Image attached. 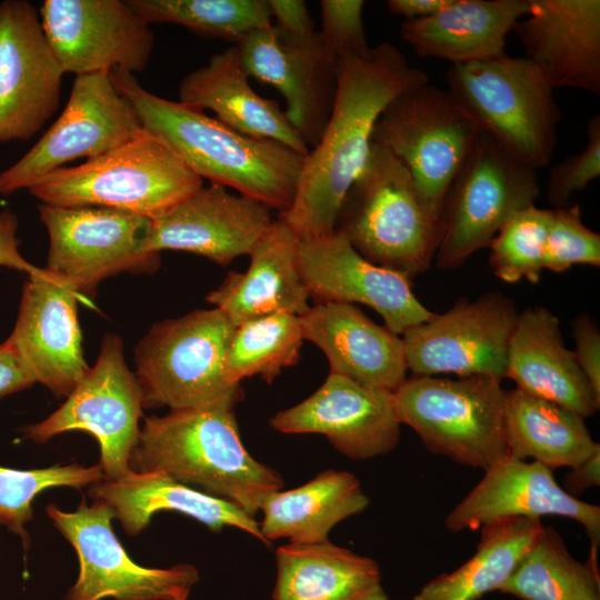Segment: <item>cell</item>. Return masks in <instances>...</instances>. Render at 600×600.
I'll use <instances>...</instances> for the list:
<instances>
[{"label": "cell", "mask_w": 600, "mask_h": 600, "mask_svg": "<svg viewBox=\"0 0 600 600\" xmlns=\"http://www.w3.org/2000/svg\"><path fill=\"white\" fill-rule=\"evenodd\" d=\"M64 71L26 0L0 2V142L29 140L56 114Z\"/></svg>", "instance_id": "17"}, {"label": "cell", "mask_w": 600, "mask_h": 600, "mask_svg": "<svg viewBox=\"0 0 600 600\" xmlns=\"http://www.w3.org/2000/svg\"><path fill=\"white\" fill-rule=\"evenodd\" d=\"M597 550L582 563L559 533L543 528L499 591L522 600H600Z\"/></svg>", "instance_id": "35"}, {"label": "cell", "mask_w": 600, "mask_h": 600, "mask_svg": "<svg viewBox=\"0 0 600 600\" xmlns=\"http://www.w3.org/2000/svg\"><path fill=\"white\" fill-rule=\"evenodd\" d=\"M446 81L479 130L513 159L534 170L550 163L562 114L553 89L526 57L451 64Z\"/></svg>", "instance_id": "7"}, {"label": "cell", "mask_w": 600, "mask_h": 600, "mask_svg": "<svg viewBox=\"0 0 600 600\" xmlns=\"http://www.w3.org/2000/svg\"><path fill=\"white\" fill-rule=\"evenodd\" d=\"M134 472H160L177 482L231 502L254 518L262 499L284 486L241 440L233 408L170 410L143 419L130 459Z\"/></svg>", "instance_id": "3"}, {"label": "cell", "mask_w": 600, "mask_h": 600, "mask_svg": "<svg viewBox=\"0 0 600 600\" xmlns=\"http://www.w3.org/2000/svg\"><path fill=\"white\" fill-rule=\"evenodd\" d=\"M507 453L553 470L574 468L600 450L584 418L517 388L506 391Z\"/></svg>", "instance_id": "33"}, {"label": "cell", "mask_w": 600, "mask_h": 600, "mask_svg": "<svg viewBox=\"0 0 600 600\" xmlns=\"http://www.w3.org/2000/svg\"><path fill=\"white\" fill-rule=\"evenodd\" d=\"M178 92L179 102L213 111L217 120L241 134L278 141L303 156L309 152L277 101L252 89L236 44L187 73Z\"/></svg>", "instance_id": "28"}, {"label": "cell", "mask_w": 600, "mask_h": 600, "mask_svg": "<svg viewBox=\"0 0 600 600\" xmlns=\"http://www.w3.org/2000/svg\"><path fill=\"white\" fill-rule=\"evenodd\" d=\"M537 518H502L480 528L474 554L427 584L413 600H479L499 591L543 530Z\"/></svg>", "instance_id": "34"}, {"label": "cell", "mask_w": 600, "mask_h": 600, "mask_svg": "<svg viewBox=\"0 0 600 600\" xmlns=\"http://www.w3.org/2000/svg\"><path fill=\"white\" fill-rule=\"evenodd\" d=\"M518 316L516 301L500 291L473 301L460 298L448 311L433 313L402 334L408 370L413 376L502 380Z\"/></svg>", "instance_id": "15"}, {"label": "cell", "mask_w": 600, "mask_h": 600, "mask_svg": "<svg viewBox=\"0 0 600 600\" xmlns=\"http://www.w3.org/2000/svg\"><path fill=\"white\" fill-rule=\"evenodd\" d=\"M574 358L594 392L600 396V332L587 314H579L572 321Z\"/></svg>", "instance_id": "43"}, {"label": "cell", "mask_w": 600, "mask_h": 600, "mask_svg": "<svg viewBox=\"0 0 600 600\" xmlns=\"http://www.w3.org/2000/svg\"><path fill=\"white\" fill-rule=\"evenodd\" d=\"M18 219L9 209L0 212V267L14 269L27 274L39 270L19 251V239L17 238Z\"/></svg>", "instance_id": "45"}, {"label": "cell", "mask_w": 600, "mask_h": 600, "mask_svg": "<svg viewBox=\"0 0 600 600\" xmlns=\"http://www.w3.org/2000/svg\"><path fill=\"white\" fill-rule=\"evenodd\" d=\"M281 433H319L342 454L366 460L391 452L400 439L393 392L329 372L300 403L270 419Z\"/></svg>", "instance_id": "21"}, {"label": "cell", "mask_w": 600, "mask_h": 600, "mask_svg": "<svg viewBox=\"0 0 600 600\" xmlns=\"http://www.w3.org/2000/svg\"><path fill=\"white\" fill-rule=\"evenodd\" d=\"M236 46L248 77L283 96L287 119L312 149L327 126L338 88L337 62L320 33L292 37L272 24L249 33Z\"/></svg>", "instance_id": "18"}, {"label": "cell", "mask_w": 600, "mask_h": 600, "mask_svg": "<svg viewBox=\"0 0 600 600\" xmlns=\"http://www.w3.org/2000/svg\"><path fill=\"white\" fill-rule=\"evenodd\" d=\"M600 484V450L596 451L590 458L571 468L563 478V490L570 496L577 498L591 487Z\"/></svg>", "instance_id": "47"}, {"label": "cell", "mask_w": 600, "mask_h": 600, "mask_svg": "<svg viewBox=\"0 0 600 600\" xmlns=\"http://www.w3.org/2000/svg\"><path fill=\"white\" fill-rule=\"evenodd\" d=\"M504 378L531 396L582 418L600 408L598 396L564 344L559 318L542 306L519 312L510 339Z\"/></svg>", "instance_id": "26"}, {"label": "cell", "mask_w": 600, "mask_h": 600, "mask_svg": "<svg viewBox=\"0 0 600 600\" xmlns=\"http://www.w3.org/2000/svg\"><path fill=\"white\" fill-rule=\"evenodd\" d=\"M334 231L366 260L412 281L434 260L442 223L404 164L371 143L342 200Z\"/></svg>", "instance_id": "4"}, {"label": "cell", "mask_w": 600, "mask_h": 600, "mask_svg": "<svg viewBox=\"0 0 600 600\" xmlns=\"http://www.w3.org/2000/svg\"><path fill=\"white\" fill-rule=\"evenodd\" d=\"M299 244L291 228L274 219L250 252L247 271H230L206 300L234 327L279 312L303 316L310 297L299 271Z\"/></svg>", "instance_id": "27"}, {"label": "cell", "mask_w": 600, "mask_h": 600, "mask_svg": "<svg viewBox=\"0 0 600 600\" xmlns=\"http://www.w3.org/2000/svg\"><path fill=\"white\" fill-rule=\"evenodd\" d=\"M234 328L214 307L154 323L134 349L143 408H233L243 398L228 367Z\"/></svg>", "instance_id": "6"}, {"label": "cell", "mask_w": 600, "mask_h": 600, "mask_svg": "<svg viewBox=\"0 0 600 600\" xmlns=\"http://www.w3.org/2000/svg\"><path fill=\"white\" fill-rule=\"evenodd\" d=\"M303 339L328 358L330 372L394 392L407 379L402 337L352 303H316L300 317Z\"/></svg>", "instance_id": "25"}, {"label": "cell", "mask_w": 600, "mask_h": 600, "mask_svg": "<svg viewBox=\"0 0 600 600\" xmlns=\"http://www.w3.org/2000/svg\"><path fill=\"white\" fill-rule=\"evenodd\" d=\"M337 76L327 126L304 157L290 208L279 214L301 241L334 231L342 200L369 157L378 118L396 97L429 82L428 73L389 42L364 57L339 60Z\"/></svg>", "instance_id": "1"}, {"label": "cell", "mask_w": 600, "mask_h": 600, "mask_svg": "<svg viewBox=\"0 0 600 600\" xmlns=\"http://www.w3.org/2000/svg\"><path fill=\"white\" fill-rule=\"evenodd\" d=\"M78 292L43 268L28 274L18 317L6 340L28 374L68 397L90 369L82 350Z\"/></svg>", "instance_id": "19"}, {"label": "cell", "mask_w": 600, "mask_h": 600, "mask_svg": "<svg viewBox=\"0 0 600 600\" xmlns=\"http://www.w3.org/2000/svg\"><path fill=\"white\" fill-rule=\"evenodd\" d=\"M142 410V391L126 363L122 340L118 334L107 333L94 366L66 401L42 421L28 426L23 433L37 443L71 430L90 433L100 447L102 480H116L130 470L129 459L139 440Z\"/></svg>", "instance_id": "11"}, {"label": "cell", "mask_w": 600, "mask_h": 600, "mask_svg": "<svg viewBox=\"0 0 600 600\" xmlns=\"http://www.w3.org/2000/svg\"><path fill=\"white\" fill-rule=\"evenodd\" d=\"M272 23L279 31L292 37L314 32V22L302 0H266Z\"/></svg>", "instance_id": "44"}, {"label": "cell", "mask_w": 600, "mask_h": 600, "mask_svg": "<svg viewBox=\"0 0 600 600\" xmlns=\"http://www.w3.org/2000/svg\"><path fill=\"white\" fill-rule=\"evenodd\" d=\"M364 1H320L322 29L319 32L324 47L338 62L346 57H364L371 51L363 22Z\"/></svg>", "instance_id": "41"}, {"label": "cell", "mask_w": 600, "mask_h": 600, "mask_svg": "<svg viewBox=\"0 0 600 600\" xmlns=\"http://www.w3.org/2000/svg\"><path fill=\"white\" fill-rule=\"evenodd\" d=\"M89 494L108 504L114 519L130 536L140 533L156 512L170 510L196 519L213 532L234 527L268 544L254 518L231 502L177 482L160 472L129 470L119 479L91 484Z\"/></svg>", "instance_id": "30"}, {"label": "cell", "mask_w": 600, "mask_h": 600, "mask_svg": "<svg viewBox=\"0 0 600 600\" xmlns=\"http://www.w3.org/2000/svg\"><path fill=\"white\" fill-rule=\"evenodd\" d=\"M574 264L600 266V234L582 222L578 203L552 209L544 269L562 273Z\"/></svg>", "instance_id": "40"}, {"label": "cell", "mask_w": 600, "mask_h": 600, "mask_svg": "<svg viewBox=\"0 0 600 600\" xmlns=\"http://www.w3.org/2000/svg\"><path fill=\"white\" fill-rule=\"evenodd\" d=\"M203 186V179L144 129L78 166L59 168L28 189L54 207H100L154 220Z\"/></svg>", "instance_id": "5"}, {"label": "cell", "mask_w": 600, "mask_h": 600, "mask_svg": "<svg viewBox=\"0 0 600 600\" xmlns=\"http://www.w3.org/2000/svg\"><path fill=\"white\" fill-rule=\"evenodd\" d=\"M103 479L100 464L83 467L78 463L41 469L0 467V526L29 542L26 524L32 518V502L42 491L70 487L80 489Z\"/></svg>", "instance_id": "39"}, {"label": "cell", "mask_w": 600, "mask_h": 600, "mask_svg": "<svg viewBox=\"0 0 600 600\" xmlns=\"http://www.w3.org/2000/svg\"><path fill=\"white\" fill-rule=\"evenodd\" d=\"M480 130L447 91L430 82L396 97L378 118L371 143L398 158L441 217L447 191Z\"/></svg>", "instance_id": "10"}, {"label": "cell", "mask_w": 600, "mask_h": 600, "mask_svg": "<svg viewBox=\"0 0 600 600\" xmlns=\"http://www.w3.org/2000/svg\"><path fill=\"white\" fill-rule=\"evenodd\" d=\"M529 0H452L437 13L404 20L400 36L421 58L466 64L506 54L508 34Z\"/></svg>", "instance_id": "29"}, {"label": "cell", "mask_w": 600, "mask_h": 600, "mask_svg": "<svg viewBox=\"0 0 600 600\" xmlns=\"http://www.w3.org/2000/svg\"><path fill=\"white\" fill-rule=\"evenodd\" d=\"M513 28L549 86L600 94V1L529 0Z\"/></svg>", "instance_id": "24"}, {"label": "cell", "mask_w": 600, "mask_h": 600, "mask_svg": "<svg viewBox=\"0 0 600 600\" xmlns=\"http://www.w3.org/2000/svg\"><path fill=\"white\" fill-rule=\"evenodd\" d=\"M298 264L309 297L317 303H362L398 336L433 314L412 292V281L366 260L337 231L300 240Z\"/></svg>", "instance_id": "20"}, {"label": "cell", "mask_w": 600, "mask_h": 600, "mask_svg": "<svg viewBox=\"0 0 600 600\" xmlns=\"http://www.w3.org/2000/svg\"><path fill=\"white\" fill-rule=\"evenodd\" d=\"M451 2L452 0H388L387 7L391 13L410 20L432 16Z\"/></svg>", "instance_id": "48"}, {"label": "cell", "mask_w": 600, "mask_h": 600, "mask_svg": "<svg viewBox=\"0 0 600 600\" xmlns=\"http://www.w3.org/2000/svg\"><path fill=\"white\" fill-rule=\"evenodd\" d=\"M47 514L71 543L79 576L63 600H187L198 570L187 563L167 569L137 564L112 529L113 512L100 500L82 499L76 511L48 504Z\"/></svg>", "instance_id": "14"}, {"label": "cell", "mask_w": 600, "mask_h": 600, "mask_svg": "<svg viewBox=\"0 0 600 600\" xmlns=\"http://www.w3.org/2000/svg\"><path fill=\"white\" fill-rule=\"evenodd\" d=\"M48 240L43 269L91 298L98 284L119 273H154L160 253L143 249L150 220L100 207L64 208L40 203Z\"/></svg>", "instance_id": "12"}, {"label": "cell", "mask_w": 600, "mask_h": 600, "mask_svg": "<svg viewBox=\"0 0 600 600\" xmlns=\"http://www.w3.org/2000/svg\"><path fill=\"white\" fill-rule=\"evenodd\" d=\"M369 503L354 474L324 470L300 487L267 494L259 507L263 514L260 532L268 544L281 538L290 543L326 542L336 524Z\"/></svg>", "instance_id": "32"}, {"label": "cell", "mask_w": 600, "mask_h": 600, "mask_svg": "<svg viewBox=\"0 0 600 600\" xmlns=\"http://www.w3.org/2000/svg\"><path fill=\"white\" fill-rule=\"evenodd\" d=\"M33 383L8 342L0 343V399Z\"/></svg>", "instance_id": "46"}, {"label": "cell", "mask_w": 600, "mask_h": 600, "mask_svg": "<svg viewBox=\"0 0 600 600\" xmlns=\"http://www.w3.org/2000/svg\"><path fill=\"white\" fill-rule=\"evenodd\" d=\"M552 209L534 204L514 213L488 248L493 273L507 283L526 279L538 283L544 270L547 236Z\"/></svg>", "instance_id": "38"}, {"label": "cell", "mask_w": 600, "mask_h": 600, "mask_svg": "<svg viewBox=\"0 0 600 600\" xmlns=\"http://www.w3.org/2000/svg\"><path fill=\"white\" fill-rule=\"evenodd\" d=\"M501 380L412 376L393 392L401 424L433 454L486 470L507 453Z\"/></svg>", "instance_id": "8"}, {"label": "cell", "mask_w": 600, "mask_h": 600, "mask_svg": "<svg viewBox=\"0 0 600 600\" xmlns=\"http://www.w3.org/2000/svg\"><path fill=\"white\" fill-rule=\"evenodd\" d=\"M148 23H173L194 33L238 44L272 26L266 0H128Z\"/></svg>", "instance_id": "36"}, {"label": "cell", "mask_w": 600, "mask_h": 600, "mask_svg": "<svg viewBox=\"0 0 600 600\" xmlns=\"http://www.w3.org/2000/svg\"><path fill=\"white\" fill-rule=\"evenodd\" d=\"M273 600H389L378 563L331 543H287L276 551Z\"/></svg>", "instance_id": "31"}, {"label": "cell", "mask_w": 600, "mask_h": 600, "mask_svg": "<svg viewBox=\"0 0 600 600\" xmlns=\"http://www.w3.org/2000/svg\"><path fill=\"white\" fill-rule=\"evenodd\" d=\"M39 16L64 73L146 69L154 33L128 0H44Z\"/></svg>", "instance_id": "16"}, {"label": "cell", "mask_w": 600, "mask_h": 600, "mask_svg": "<svg viewBox=\"0 0 600 600\" xmlns=\"http://www.w3.org/2000/svg\"><path fill=\"white\" fill-rule=\"evenodd\" d=\"M540 194L537 170L479 132L447 191L437 268L457 269L488 248L500 228Z\"/></svg>", "instance_id": "9"}, {"label": "cell", "mask_w": 600, "mask_h": 600, "mask_svg": "<svg viewBox=\"0 0 600 600\" xmlns=\"http://www.w3.org/2000/svg\"><path fill=\"white\" fill-rule=\"evenodd\" d=\"M142 131L134 108L117 90L110 71L76 76L57 120L18 161L0 171V196L28 190L67 163L97 158Z\"/></svg>", "instance_id": "13"}, {"label": "cell", "mask_w": 600, "mask_h": 600, "mask_svg": "<svg viewBox=\"0 0 600 600\" xmlns=\"http://www.w3.org/2000/svg\"><path fill=\"white\" fill-rule=\"evenodd\" d=\"M273 220L266 204L210 183L150 220L142 246L148 252L186 251L228 266L249 256Z\"/></svg>", "instance_id": "22"}, {"label": "cell", "mask_w": 600, "mask_h": 600, "mask_svg": "<svg viewBox=\"0 0 600 600\" xmlns=\"http://www.w3.org/2000/svg\"><path fill=\"white\" fill-rule=\"evenodd\" d=\"M303 333L300 317L288 312L251 319L234 328L228 367L234 380L260 376L267 383L299 362Z\"/></svg>", "instance_id": "37"}, {"label": "cell", "mask_w": 600, "mask_h": 600, "mask_svg": "<svg viewBox=\"0 0 600 600\" xmlns=\"http://www.w3.org/2000/svg\"><path fill=\"white\" fill-rule=\"evenodd\" d=\"M587 144L580 152L554 164L549 173L547 198L553 208L570 204L571 197L600 176V114L587 124Z\"/></svg>", "instance_id": "42"}, {"label": "cell", "mask_w": 600, "mask_h": 600, "mask_svg": "<svg viewBox=\"0 0 600 600\" xmlns=\"http://www.w3.org/2000/svg\"><path fill=\"white\" fill-rule=\"evenodd\" d=\"M559 516L578 521L591 547L600 543V507L570 496L552 470L506 453L444 519L448 531L477 530L502 518Z\"/></svg>", "instance_id": "23"}, {"label": "cell", "mask_w": 600, "mask_h": 600, "mask_svg": "<svg viewBox=\"0 0 600 600\" xmlns=\"http://www.w3.org/2000/svg\"><path fill=\"white\" fill-rule=\"evenodd\" d=\"M110 77L142 128L201 179L234 189L280 213L290 208L306 156L274 140L241 134L204 111L161 98L131 72L112 69Z\"/></svg>", "instance_id": "2"}]
</instances>
